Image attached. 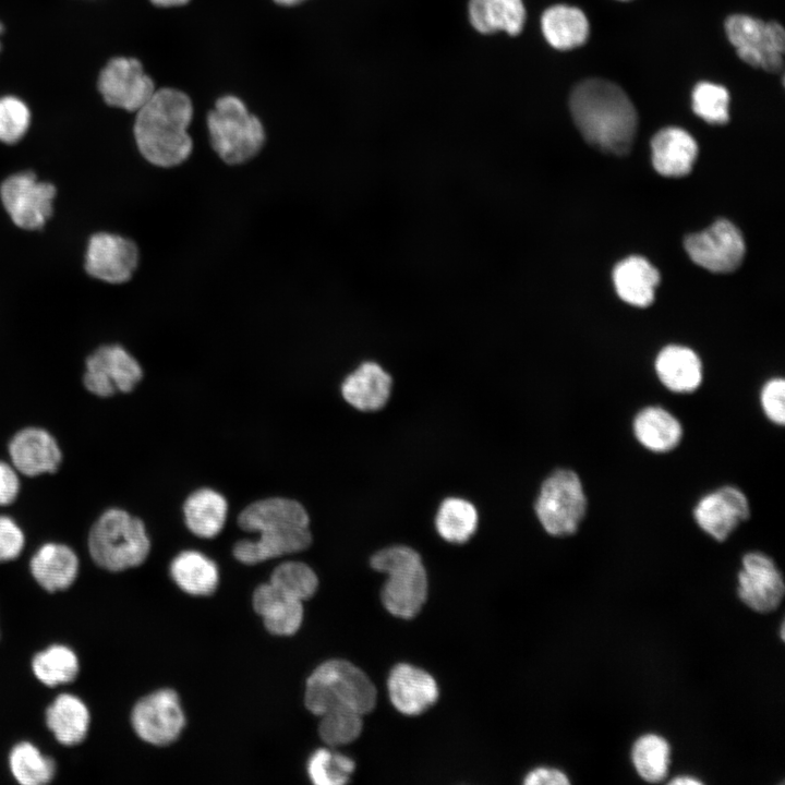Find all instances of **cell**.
<instances>
[{"instance_id":"obj_1","label":"cell","mask_w":785,"mask_h":785,"mask_svg":"<svg viewBox=\"0 0 785 785\" xmlns=\"http://www.w3.org/2000/svg\"><path fill=\"white\" fill-rule=\"evenodd\" d=\"M569 108L589 144L614 155L629 152L638 117L632 101L617 84L604 78L584 80L571 92Z\"/></svg>"},{"instance_id":"obj_2","label":"cell","mask_w":785,"mask_h":785,"mask_svg":"<svg viewBox=\"0 0 785 785\" xmlns=\"http://www.w3.org/2000/svg\"><path fill=\"white\" fill-rule=\"evenodd\" d=\"M193 105L182 90L162 87L136 111L133 135L141 155L152 165L171 168L191 155L193 141L188 128Z\"/></svg>"},{"instance_id":"obj_3","label":"cell","mask_w":785,"mask_h":785,"mask_svg":"<svg viewBox=\"0 0 785 785\" xmlns=\"http://www.w3.org/2000/svg\"><path fill=\"white\" fill-rule=\"evenodd\" d=\"M376 688L363 671L336 659L318 665L305 685L304 703L315 715L333 709H349L362 715L376 704Z\"/></svg>"},{"instance_id":"obj_4","label":"cell","mask_w":785,"mask_h":785,"mask_svg":"<svg viewBox=\"0 0 785 785\" xmlns=\"http://www.w3.org/2000/svg\"><path fill=\"white\" fill-rule=\"evenodd\" d=\"M150 541L144 522L121 508H108L88 533V551L99 567L122 571L140 566L148 556Z\"/></svg>"},{"instance_id":"obj_5","label":"cell","mask_w":785,"mask_h":785,"mask_svg":"<svg viewBox=\"0 0 785 785\" xmlns=\"http://www.w3.org/2000/svg\"><path fill=\"white\" fill-rule=\"evenodd\" d=\"M371 567L387 575L382 602L394 616L412 618L427 597V575L420 554L406 545H392L376 552Z\"/></svg>"},{"instance_id":"obj_6","label":"cell","mask_w":785,"mask_h":785,"mask_svg":"<svg viewBox=\"0 0 785 785\" xmlns=\"http://www.w3.org/2000/svg\"><path fill=\"white\" fill-rule=\"evenodd\" d=\"M206 123L210 145L227 165L245 164L264 146L266 135L263 123L237 96L219 97L207 113Z\"/></svg>"},{"instance_id":"obj_7","label":"cell","mask_w":785,"mask_h":785,"mask_svg":"<svg viewBox=\"0 0 785 785\" xmlns=\"http://www.w3.org/2000/svg\"><path fill=\"white\" fill-rule=\"evenodd\" d=\"M585 508L587 498L580 478L568 469H558L545 479L534 504L539 521L554 536L575 533Z\"/></svg>"},{"instance_id":"obj_8","label":"cell","mask_w":785,"mask_h":785,"mask_svg":"<svg viewBox=\"0 0 785 785\" xmlns=\"http://www.w3.org/2000/svg\"><path fill=\"white\" fill-rule=\"evenodd\" d=\"M724 28L741 61L770 73L782 72L785 31L780 23H765L748 14L736 13L726 17Z\"/></svg>"},{"instance_id":"obj_9","label":"cell","mask_w":785,"mask_h":785,"mask_svg":"<svg viewBox=\"0 0 785 785\" xmlns=\"http://www.w3.org/2000/svg\"><path fill=\"white\" fill-rule=\"evenodd\" d=\"M56 186L32 171L9 176L0 184L1 203L13 224L24 230L41 229L53 213Z\"/></svg>"},{"instance_id":"obj_10","label":"cell","mask_w":785,"mask_h":785,"mask_svg":"<svg viewBox=\"0 0 785 785\" xmlns=\"http://www.w3.org/2000/svg\"><path fill=\"white\" fill-rule=\"evenodd\" d=\"M143 378L138 361L121 345H101L85 359L83 386L92 395L109 398L131 392Z\"/></svg>"},{"instance_id":"obj_11","label":"cell","mask_w":785,"mask_h":785,"mask_svg":"<svg viewBox=\"0 0 785 785\" xmlns=\"http://www.w3.org/2000/svg\"><path fill=\"white\" fill-rule=\"evenodd\" d=\"M131 723L148 744L167 746L176 741L185 725L179 696L172 689H160L142 698L132 710Z\"/></svg>"},{"instance_id":"obj_12","label":"cell","mask_w":785,"mask_h":785,"mask_svg":"<svg viewBox=\"0 0 785 785\" xmlns=\"http://www.w3.org/2000/svg\"><path fill=\"white\" fill-rule=\"evenodd\" d=\"M97 88L107 105L129 112H136L156 90L141 61L126 57L107 62L98 75Z\"/></svg>"},{"instance_id":"obj_13","label":"cell","mask_w":785,"mask_h":785,"mask_svg":"<svg viewBox=\"0 0 785 785\" xmlns=\"http://www.w3.org/2000/svg\"><path fill=\"white\" fill-rule=\"evenodd\" d=\"M684 245L697 265L713 273L734 271L745 255L740 231L726 219H720L708 229L688 235Z\"/></svg>"},{"instance_id":"obj_14","label":"cell","mask_w":785,"mask_h":785,"mask_svg":"<svg viewBox=\"0 0 785 785\" xmlns=\"http://www.w3.org/2000/svg\"><path fill=\"white\" fill-rule=\"evenodd\" d=\"M138 261V249L131 239L116 233L97 232L88 239L84 267L93 278L120 285L132 278Z\"/></svg>"},{"instance_id":"obj_15","label":"cell","mask_w":785,"mask_h":785,"mask_svg":"<svg viewBox=\"0 0 785 785\" xmlns=\"http://www.w3.org/2000/svg\"><path fill=\"white\" fill-rule=\"evenodd\" d=\"M10 462L25 476L35 478L57 472L63 454L57 438L40 426H25L9 440Z\"/></svg>"},{"instance_id":"obj_16","label":"cell","mask_w":785,"mask_h":785,"mask_svg":"<svg viewBox=\"0 0 785 785\" xmlns=\"http://www.w3.org/2000/svg\"><path fill=\"white\" fill-rule=\"evenodd\" d=\"M738 595L750 608L770 613L781 604L785 585L774 561L758 552L742 558V570L738 575Z\"/></svg>"},{"instance_id":"obj_17","label":"cell","mask_w":785,"mask_h":785,"mask_svg":"<svg viewBox=\"0 0 785 785\" xmlns=\"http://www.w3.org/2000/svg\"><path fill=\"white\" fill-rule=\"evenodd\" d=\"M749 515L745 494L734 486H724L706 494L693 510L698 526L717 541H724Z\"/></svg>"},{"instance_id":"obj_18","label":"cell","mask_w":785,"mask_h":785,"mask_svg":"<svg viewBox=\"0 0 785 785\" xmlns=\"http://www.w3.org/2000/svg\"><path fill=\"white\" fill-rule=\"evenodd\" d=\"M389 699L402 714L419 715L438 698L434 677L413 665L400 663L392 667L387 679Z\"/></svg>"},{"instance_id":"obj_19","label":"cell","mask_w":785,"mask_h":785,"mask_svg":"<svg viewBox=\"0 0 785 785\" xmlns=\"http://www.w3.org/2000/svg\"><path fill=\"white\" fill-rule=\"evenodd\" d=\"M310 518L297 500L269 497L246 506L238 517V524L250 532H277L309 528Z\"/></svg>"},{"instance_id":"obj_20","label":"cell","mask_w":785,"mask_h":785,"mask_svg":"<svg viewBox=\"0 0 785 785\" xmlns=\"http://www.w3.org/2000/svg\"><path fill=\"white\" fill-rule=\"evenodd\" d=\"M392 378L379 364L364 362L346 376L341 384L343 399L353 408L372 412L387 403Z\"/></svg>"},{"instance_id":"obj_21","label":"cell","mask_w":785,"mask_h":785,"mask_svg":"<svg viewBox=\"0 0 785 785\" xmlns=\"http://www.w3.org/2000/svg\"><path fill=\"white\" fill-rule=\"evenodd\" d=\"M652 164L665 177H683L690 172L698 155L696 140L684 129L667 126L651 140Z\"/></svg>"},{"instance_id":"obj_22","label":"cell","mask_w":785,"mask_h":785,"mask_svg":"<svg viewBox=\"0 0 785 785\" xmlns=\"http://www.w3.org/2000/svg\"><path fill=\"white\" fill-rule=\"evenodd\" d=\"M78 566L76 553L57 542L43 544L29 561L32 576L48 592L68 589L77 577Z\"/></svg>"},{"instance_id":"obj_23","label":"cell","mask_w":785,"mask_h":785,"mask_svg":"<svg viewBox=\"0 0 785 785\" xmlns=\"http://www.w3.org/2000/svg\"><path fill=\"white\" fill-rule=\"evenodd\" d=\"M253 607L262 616L266 629L276 636L295 633L303 620L302 602L286 595L270 582L255 589Z\"/></svg>"},{"instance_id":"obj_24","label":"cell","mask_w":785,"mask_h":785,"mask_svg":"<svg viewBox=\"0 0 785 785\" xmlns=\"http://www.w3.org/2000/svg\"><path fill=\"white\" fill-rule=\"evenodd\" d=\"M256 540H241L233 546L234 557L246 565H254L278 556L306 550L312 543L309 528L262 532Z\"/></svg>"},{"instance_id":"obj_25","label":"cell","mask_w":785,"mask_h":785,"mask_svg":"<svg viewBox=\"0 0 785 785\" xmlns=\"http://www.w3.org/2000/svg\"><path fill=\"white\" fill-rule=\"evenodd\" d=\"M655 371L662 384L675 392H691L702 381V364L695 351L671 345L663 348L655 360Z\"/></svg>"},{"instance_id":"obj_26","label":"cell","mask_w":785,"mask_h":785,"mask_svg":"<svg viewBox=\"0 0 785 785\" xmlns=\"http://www.w3.org/2000/svg\"><path fill=\"white\" fill-rule=\"evenodd\" d=\"M613 280L620 299L635 306L644 307L654 300L660 274L645 258L630 256L616 265Z\"/></svg>"},{"instance_id":"obj_27","label":"cell","mask_w":785,"mask_h":785,"mask_svg":"<svg viewBox=\"0 0 785 785\" xmlns=\"http://www.w3.org/2000/svg\"><path fill=\"white\" fill-rule=\"evenodd\" d=\"M541 29L546 41L557 50L582 46L590 33L585 14L576 7L556 4L547 8L541 17Z\"/></svg>"},{"instance_id":"obj_28","label":"cell","mask_w":785,"mask_h":785,"mask_svg":"<svg viewBox=\"0 0 785 785\" xmlns=\"http://www.w3.org/2000/svg\"><path fill=\"white\" fill-rule=\"evenodd\" d=\"M183 514L185 524L193 534L210 539L226 523L228 503L217 491L203 487L189 495L183 504Z\"/></svg>"},{"instance_id":"obj_29","label":"cell","mask_w":785,"mask_h":785,"mask_svg":"<svg viewBox=\"0 0 785 785\" xmlns=\"http://www.w3.org/2000/svg\"><path fill=\"white\" fill-rule=\"evenodd\" d=\"M46 723L60 744L75 746L87 735L89 712L80 698L62 693L47 709Z\"/></svg>"},{"instance_id":"obj_30","label":"cell","mask_w":785,"mask_h":785,"mask_svg":"<svg viewBox=\"0 0 785 785\" xmlns=\"http://www.w3.org/2000/svg\"><path fill=\"white\" fill-rule=\"evenodd\" d=\"M469 19L480 33L504 31L514 36L523 28L526 9L522 0H470Z\"/></svg>"},{"instance_id":"obj_31","label":"cell","mask_w":785,"mask_h":785,"mask_svg":"<svg viewBox=\"0 0 785 785\" xmlns=\"http://www.w3.org/2000/svg\"><path fill=\"white\" fill-rule=\"evenodd\" d=\"M170 575L176 584L191 595H209L219 582L215 561L193 550L183 551L172 559Z\"/></svg>"},{"instance_id":"obj_32","label":"cell","mask_w":785,"mask_h":785,"mask_svg":"<svg viewBox=\"0 0 785 785\" xmlns=\"http://www.w3.org/2000/svg\"><path fill=\"white\" fill-rule=\"evenodd\" d=\"M633 433L647 449L666 452L679 444L683 428L679 421L665 409L647 407L636 415Z\"/></svg>"},{"instance_id":"obj_33","label":"cell","mask_w":785,"mask_h":785,"mask_svg":"<svg viewBox=\"0 0 785 785\" xmlns=\"http://www.w3.org/2000/svg\"><path fill=\"white\" fill-rule=\"evenodd\" d=\"M479 524L475 506L461 497L445 498L435 516L437 533L447 542L462 544L471 539Z\"/></svg>"},{"instance_id":"obj_34","label":"cell","mask_w":785,"mask_h":785,"mask_svg":"<svg viewBox=\"0 0 785 785\" xmlns=\"http://www.w3.org/2000/svg\"><path fill=\"white\" fill-rule=\"evenodd\" d=\"M32 668L39 681L55 687L73 681L80 665L76 654L70 648L53 644L34 656Z\"/></svg>"},{"instance_id":"obj_35","label":"cell","mask_w":785,"mask_h":785,"mask_svg":"<svg viewBox=\"0 0 785 785\" xmlns=\"http://www.w3.org/2000/svg\"><path fill=\"white\" fill-rule=\"evenodd\" d=\"M9 764L14 778L23 785L46 784L53 778L56 772L55 761L41 754L28 741H22L13 747Z\"/></svg>"},{"instance_id":"obj_36","label":"cell","mask_w":785,"mask_h":785,"mask_svg":"<svg viewBox=\"0 0 785 785\" xmlns=\"http://www.w3.org/2000/svg\"><path fill=\"white\" fill-rule=\"evenodd\" d=\"M631 756L635 768L643 780L657 783L666 777L671 750L663 737L654 734L640 737L632 747Z\"/></svg>"},{"instance_id":"obj_37","label":"cell","mask_w":785,"mask_h":785,"mask_svg":"<svg viewBox=\"0 0 785 785\" xmlns=\"http://www.w3.org/2000/svg\"><path fill=\"white\" fill-rule=\"evenodd\" d=\"M354 768L351 758L327 748L314 751L306 763L307 775L316 785L346 784Z\"/></svg>"},{"instance_id":"obj_38","label":"cell","mask_w":785,"mask_h":785,"mask_svg":"<svg viewBox=\"0 0 785 785\" xmlns=\"http://www.w3.org/2000/svg\"><path fill=\"white\" fill-rule=\"evenodd\" d=\"M269 582L286 595L301 602L312 597L318 587L314 570L301 561L280 564L274 569Z\"/></svg>"},{"instance_id":"obj_39","label":"cell","mask_w":785,"mask_h":785,"mask_svg":"<svg viewBox=\"0 0 785 785\" xmlns=\"http://www.w3.org/2000/svg\"><path fill=\"white\" fill-rule=\"evenodd\" d=\"M318 734L329 747L354 741L363 728L362 714L349 709H333L319 715Z\"/></svg>"},{"instance_id":"obj_40","label":"cell","mask_w":785,"mask_h":785,"mask_svg":"<svg viewBox=\"0 0 785 785\" xmlns=\"http://www.w3.org/2000/svg\"><path fill=\"white\" fill-rule=\"evenodd\" d=\"M692 111L711 124H725L729 120V93L723 85L702 81L691 92Z\"/></svg>"},{"instance_id":"obj_41","label":"cell","mask_w":785,"mask_h":785,"mask_svg":"<svg viewBox=\"0 0 785 785\" xmlns=\"http://www.w3.org/2000/svg\"><path fill=\"white\" fill-rule=\"evenodd\" d=\"M31 111L26 104L14 96L0 97V142L17 143L26 134Z\"/></svg>"},{"instance_id":"obj_42","label":"cell","mask_w":785,"mask_h":785,"mask_svg":"<svg viewBox=\"0 0 785 785\" xmlns=\"http://www.w3.org/2000/svg\"><path fill=\"white\" fill-rule=\"evenodd\" d=\"M25 546V534L8 515H0V563L17 558Z\"/></svg>"},{"instance_id":"obj_43","label":"cell","mask_w":785,"mask_h":785,"mask_svg":"<svg viewBox=\"0 0 785 785\" xmlns=\"http://www.w3.org/2000/svg\"><path fill=\"white\" fill-rule=\"evenodd\" d=\"M762 409L772 422L783 425L785 421V382L783 378L768 381L761 390Z\"/></svg>"},{"instance_id":"obj_44","label":"cell","mask_w":785,"mask_h":785,"mask_svg":"<svg viewBox=\"0 0 785 785\" xmlns=\"http://www.w3.org/2000/svg\"><path fill=\"white\" fill-rule=\"evenodd\" d=\"M21 491L20 473L11 462L0 459V507L13 504Z\"/></svg>"},{"instance_id":"obj_45","label":"cell","mask_w":785,"mask_h":785,"mask_svg":"<svg viewBox=\"0 0 785 785\" xmlns=\"http://www.w3.org/2000/svg\"><path fill=\"white\" fill-rule=\"evenodd\" d=\"M527 785H566L569 780L561 771L551 768H538L527 774Z\"/></svg>"},{"instance_id":"obj_46","label":"cell","mask_w":785,"mask_h":785,"mask_svg":"<svg viewBox=\"0 0 785 785\" xmlns=\"http://www.w3.org/2000/svg\"><path fill=\"white\" fill-rule=\"evenodd\" d=\"M154 5L160 8L181 7L190 2V0H149Z\"/></svg>"},{"instance_id":"obj_47","label":"cell","mask_w":785,"mask_h":785,"mask_svg":"<svg viewBox=\"0 0 785 785\" xmlns=\"http://www.w3.org/2000/svg\"><path fill=\"white\" fill-rule=\"evenodd\" d=\"M671 784H674V785H699V784H701V782L693 777L681 776V777H677V778L671 781Z\"/></svg>"},{"instance_id":"obj_48","label":"cell","mask_w":785,"mask_h":785,"mask_svg":"<svg viewBox=\"0 0 785 785\" xmlns=\"http://www.w3.org/2000/svg\"><path fill=\"white\" fill-rule=\"evenodd\" d=\"M276 4L281 7H294L302 3L305 0H273Z\"/></svg>"},{"instance_id":"obj_49","label":"cell","mask_w":785,"mask_h":785,"mask_svg":"<svg viewBox=\"0 0 785 785\" xmlns=\"http://www.w3.org/2000/svg\"><path fill=\"white\" fill-rule=\"evenodd\" d=\"M2 31H3V26H2V24L0 23V34L2 33ZM0 48H1V45H0Z\"/></svg>"},{"instance_id":"obj_50","label":"cell","mask_w":785,"mask_h":785,"mask_svg":"<svg viewBox=\"0 0 785 785\" xmlns=\"http://www.w3.org/2000/svg\"><path fill=\"white\" fill-rule=\"evenodd\" d=\"M620 1H629V0H620Z\"/></svg>"}]
</instances>
